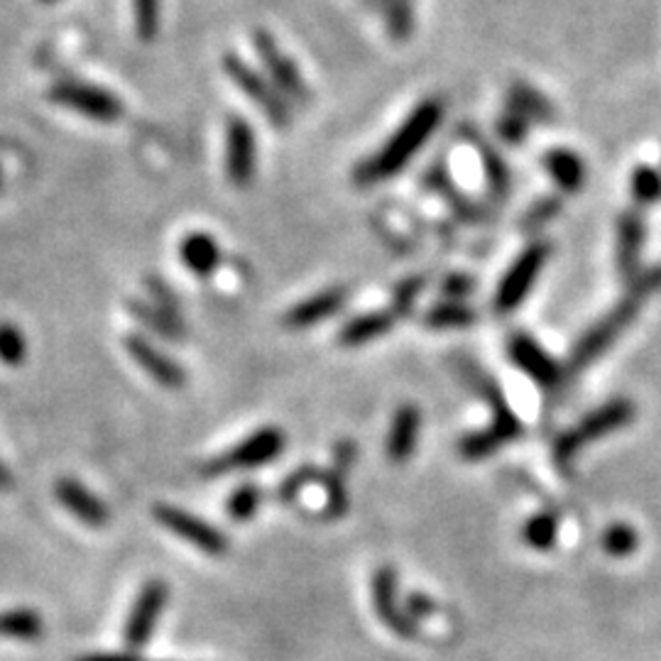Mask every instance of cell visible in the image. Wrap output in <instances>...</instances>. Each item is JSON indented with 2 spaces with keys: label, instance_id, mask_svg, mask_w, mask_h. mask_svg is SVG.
<instances>
[{
  "label": "cell",
  "instance_id": "cell-29",
  "mask_svg": "<svg viewBox=\"0 0 661 661\" xmlns=\"http://www.w3.org/2000/svg\"><path fill=\"white\" fill-rule=\"evenodd\" d=\"M27 358V338L15 324H0V360L5 366H20Z\"/></svg>",
  "mask_w": 661,
  "mask_h": 661
},
{
  "label": "cell",
  "instance_id": "cell-32",
  "mask_svg": "<svg viewBox=\"0 0 661 661\" xmlns=\"http://www.w3.org/2000/svg\"><path fill=\"white\" fill-rule=\"evenodd\" d=\"M512 111L522 113L531 123L535 119H547L549 105L537 91L517 87L515 91H512Z\"/></svg>",
  "mask_w": 661,
  "mask_h": 661
},
{
  "label": "cell",
  "instance_id": "cell-1",
  "mask_svg": "<svg viewBox=\"0 0 661 661\" xmlns=\"http://www.w3.org/2000/svg\"><path fill=\"white\" fill-rule=\"evenodd\" d=\"M444 119V105L439 101H424L417 111H414L407 121L400 125V131L394 133L390 141L380 147L376 157H370L356 169L358 184H378L394 175H400L407 167L410 159H414L426 141L436 133Z\"/></svg>",
  "mask_w": 661,
  "mask_h": 661
},
{
  "label": "cell",
  "instance_id": "cell-3",
  "mask_svg": "<svg viewBox=\"0 0 661 661\" xmlns=\"http://www.w3.org/2000/svg\"><path fill=\"white\" fill-rule=\"evenodd\" d=\"M635 402L630 400H613L603 404V407L591 412L589 417L575 424L571 432L559 436L557 444H553V463L559 466L561 473H571L573 461L585 446L603 439V436L620 432L623 426L635 419Z\"/></svg>",
  "mask_w": 661,
  "mask_h": 661
},
{
  "label": "cell",
  "instance_id": "cell-7",
  "mask_svg": "<svg viewBox=\"0 0 661 661\" xmlns=\"http://www.w3.org/2000/svg\"><path fill=\"white\" fill-rule=\"evenodd\" d=\"M549 258V245L547 243H535L519 255L515 265L507 270V275L500 282V290L495 296V306L500 314H509L525 302V296L531 292L537 277L544 268V262Z\"/></svg>",
  "mask_w": 661,
  "mask_h": 661
},
{
  "label": "cell",
  "instance_id": "cell-16",
  "mask_svg": "<svg viewBox=\"0 0 661 661\" xmlns=\"http://www.w3.org/2000/svg\"><path fill=\"white\" fill-rule=\"evenodd\" d=\"M55 495L61 503V507L69 509L71 515L81 519L87 527L101 529L109 525L111 512H109V507H105L103 500L89 493V490L83 488L79 481H74V478H61V481H57Z\"/></svg>",
  "mask_w": 661,
  "mask_h": 661
},
{
  "label": "cell",
  "instance_id": "cell-25",
  "mask_svg": "<svg viewBox=\"0 0 661 661\" xmlns=\"http://www.w3.org/2000/svg\"><path fill=\"white\" fill-rule=\"evenodd\" d=\"M557 537H559V519L549 515V512L535 515L531 519H527L525 527H522V539H525L527 547L537 551H549L553 544H557Z\"/></svg>",
  "mask_w": 661,
  "mask_h": 661
},
{
  "label": "cell",
  "instance_id": "cell-45",
  "mask_svg": "<svg viewBox=\"0 0 661 661\" xmlns=\"http://www.w3.org/2000/svg\"><path fill=\"white\" fill-rule=\"evenodd\" d=\"M40 3H55V0H40Z\"/></svg>",
  "mask_w": 661,
  "mask_h": 661
},
{
  "label": "cell",
  "instance_id": "cell-34",
  "mask_svg": "<svg viewBox=\"0 0 661 661\" xmlns=\"http://www.w3.org/2000/svg\"><path fill=\"white\" fill-rule=\"evenodd\" d=\"M382 5L388 8L390 30L397 37H407L412 27V0H382Z\"/></svg>",
  "mask_w": 661,
  "mask_h": 661
},
{
  "label": "cell",
  "instance_id": "cell-5",
  "mask_svg": "<svg viewBox=\"0 0 661 661\" xmlns=\"http://www.w3.org/2000/svg\"><path fill=\"white\" fill-rule=\"evenodd\" d=\"M284 451V434L277 426H265V429L250 434L248 439L233 446L219 458H213L204 466V475H223L233 471H250L265 463L275 461Z\"/></svg>",
  "mask_w": 661,
  "mask_h": 661
},
{
  "label": "cell",
  "instance_id": "cell-24",
  "mask_svg": "<svg viewBox=\"0 0 661 661\" xmlns=\"http://www.w3.org/2000/svg\"><path fill=\"white\" fill-rule=\"evenodd\" d=\"M45 632L42 617L35 610H5L0 613V637H13V639H37Z\"/></svg>",
  "mask_w": 661,
  "mask_h": 661
},
{
  "label": "cell",
  "instance_id": "cell-43",
  "mask_svg": "<svg viewBox=\"0 0 661 661\" xmlns=\"http://www.w3.org/2000/svg\"><path fill=\"white\" fill-rule=\"evenodd\" d=\"M444 287H446V292H449V294H451V292H453V294H466V292L473 287V282L468 280V277H451V280L446 282Z\"/></svg>",
  "mask_w": 661,
  "mask_h": 661
},
{
  "label": "cell",
  "instance_id": "cell-15",
  "mask_svg": "<svg viewBox=\"0 0 661 661\" xmlns=\"http://www.w3.org/2000/svg\"><path fill=\"white\" fill-rule=\"evenodd\" d=\"M509 358L517 362V368L522 372L539 382L541 388H557L561 382V368L557 366L547 350H544L535 338H529L525 334H515L509 338Z\"/></svg>",
  "mask_w": 661,
  "mask_h": 661
},
{
  "label": "cell",
  "instance_id": "cell-33",
  "mask_svg": "<svg viewBox=\"0 0 661 661\" xmlns=\"http://www.w3.org/2000/svg\"><path fill=\"white\" fill-rule=\"evenodd\" d=\"M326 495H328V517H344L348 512V490L344 483V473L334 468L328 475H322Z\"/></svg>",
  "mask_w": 661,
  "mask_h": 661
},
{
  "label": "cell",
  "instance_id": "cell-41",
  "mask_svg": "<svg viewBox=\"0 0 661 661\" xmlns=\"http://www.w3.org/2000/svg\"><path fill=\"white\" fill-rule=\"evenodd\" d=\"M553 209H559L557 201H544V204H539L535 211H529L527 221H529V223H541V221H547V219L553 216V213H557Z\"/></svg>",
  "mask_w": 661,
  "mask_h": 661
},
{
  "label": "cell",
  "instance_id": "cell-26",
  "mask_svg": "<svg viewBox=\"0 0 661 661\" xmlns=\"http://www.w3.org/2000/svg\"><path fill=\"white\" fill-rule=\"evenodd\" d=\"M639 547V535L632 525H625V522H615L605 529L603 535V549L610 553L615 559L630 557Z\"/></svg>",
  "mask_w": 661,
  "mask_h": 661
},
{
  "label": "cell",
  "instance_id": "cell-37",
  "mask_svg": "<svg viewBox=\"0 0 661 661\" xmlns=\"http://www.w3.org/2000/svg\"><path fill=\"white\" fill-rule=\"evenodd\" d=\"M490 153H493V150H490ZM490 153L488 150L483 153L485 169H488V181H490V187H493V194H497L500 199H503V197H507V189H509V175L505 172L503 163H500V159L495 155H490Z\"/></svg>",
  "mask_w": 661,
  "mask_h": 661
},
{
  "label": "cell",
  "instance_id": "cell-31",
  "mask_svg": "<svg viewBox=\"0 0 661 661\" xmlns=\"http://www.w3.org/2000/svg\"><path fill=\"white\" fill-rule=\"evenodd\" d=\"M135 30L143 42H153L159 32V0H133Z\"/></svg>",
  "mask_w": 661,
  "mask_h": 661
},
{
  "label": "cell",
  "instance_id": "cell-27",
  "mask_svg": "<svg viewBox=\"0 0 661 661\" xmlns=\"http://www.w3.org/2000/svg\"><path fill=\"white\" fill-rule=\"evenodd\" d=\"M475 322V314L471 312V309L463 306V304H441L432 309L429 314H426L424 324L432 326L436 330H444V328H463V326H471Z\"/></svg>",
  "mask_w": 661,
  "mask_h": 661
},
{
  "label": "cell",
  "instance_id": "cell-21",
  "mask_svg": "<svg viewBox=\"0 0 661 661\" xmlns=\"http://www.w3.org/2000/svg\"><path fill=\"white\" fill-rule=\"evenodd\" d=\"M397 318L400 316L392 312V306L382 309V312L362 314V316L354 318V322H348L344 326V330H340V344L360 346V344H368V340H372V338L385 336L388 330L397 324Z\"/></svg>",
  "mask_w": 661,
  "mask_h": 661
},
{
  "label": "cell",
  "instance_id": "cell-10",
  "mask_svg": "<svg viewBox=\"0 0 661 661\" xmlns=\"http://www.w3.org/2000/svg\"><path fill=\"white\" fill-rule=\"evenodd\" d=\"M167 598H169V591L165 581L153 579L145 583V589L141 591V595H137L125 625V645L131 652H137V649H143L147 645L159 615L165 610Z\"/></svg>",
  "mask_w": 661,
  "mask_h": 661
},
{
  "label": "cell",
  "instance_id": "cell-20",
  "mask_svg": "<svg viewBox=\"0 0 661 661\" xmlns=\"http://www.w3.org/2000/svg\"><path fill=\"white\" fill-rule=\"evenodd\" d=\"M179 258L184 262V268L206 280L213 272L219 270L221 265V245L213 240L206 233H191L184 240H181L179 248Z\"/></svg>",
  "mask_w": 661,
  "mask_h": 661
},
{
  "label": "cell",
  "instance_id": "cell-2",
  "mask_svg": "<svg viewBox=\"0 0 661 661\" xmlns=\"http://www.w3.org/2000/svg\"><path fill=\"white\" fill-rule=\"evenodd\" d=\"M659 290H661V265L659 268L647 270L645 275H637L627 296H623V300L615 304L613 312L603 316L601 322L579 340V346L573 348L569 360V372L575 376V372L589 368L593 360H598L605 350L625 334V328L635 322L649 296L657 294Z\"/></svg>",
  "mask_w": 661,
  "mask_h": 661
},
{
  "label": "cell",
  "instance_id": "cell-42",
  "mask_svg": "<svg viewBox=\"0 0 661 661\" xmlns=\"http://www.w3.org/2000/svg\"><path fill=\"white\" fill-rule=\"evenodd\" d=\"M77 661H143V659L137 654H133V652H121V654L105 652V654H87V657H81Z\"/></svg>",
  "mask_w": 661,
  "mask_h": 661
},
{
  "label": "cell",
  "instance_id": "cell-35",
  "mask_svg": "<svg viewBox=\"0 0 661 661\" xmlns=\"http://www.w3.org/2000/svg\"><path fill=\"white\" fill-rule=\"evenodd\" d=\"M314 481H322V475H318L314 468H300V471H294L287 481L280 485V493H277V497L282 500V503H290V500H294V495H300V490L312 485Z\"/></svg>",
  "mask_w": 661,
  "mask_h": 661
},
{
  "label": "cell",
  "instance_id": "cell-4",
  "mask_svg": "<svg viewBox=\"0 0 661 661\" xmlns=\"http://www.w3.org/2000/svg\"><path fill=\"white\" fill-rule=\"evenodd\" d=\"M478 382H481L483 394L495 407V419L488 429L468 434L463 436L461 444H458V451H461L466 461H481V458H488L490 453L503 449L507 441H515L522 434V422L517 419V414L507 407V402L503 394H500V390L485 378H478Z\"/></svg>",
  "mask_w": 661,
  "mask_h": 661
},
{
  "label": "cell",
  "instance_id": "cell-22",
  "mask_svg": "<svg viewBox=\"0 0 661 661\" xmlns=\"http://www.w3.org/2000/svg\"><path fill=\"white\" fill-rule=\"evenodd\" d=\"M127 312H131L137 322H141L145 328H150L157 336H163L167 340L184 338V324H181V318L165 312V309H159L157 304L127 302Z\"/></svg>",
  "mask_w": 661,
  "mask_h": 661
},
{
  "label": "cell",
  "instance_id": "cell-30",
  "mask_svg": "<svg viewBox=\"0 0 661 661\" xmlns=\"http://www.w3.org/2000/svg\"><path fill=\"white\" fill-rule=\"evenodd\" d=\"M632 194L637 204L649 206L661 199V175L654 167H637L632 175Z\"/></svg>",
  "mask_w": 661,
  "mask_h": 661
},
{
  "label": "cell",
  "instance_id": "cell-28",
  "mask_svg": "<svg viewBox=\"0 0 661 661\" xmlns=\"http://www.w3.org/2000/svg\"><path fill=\"white\" fill-rule=\"evenodd\" d=\"M260 503H262L260 488L253 485V483H243L238 490H233V493H231L226 512H228L231 519L245 522L260 509Z\"/></svg>",
  "mask_w": 661,
  "mask_h": 661
},
{
  "label": "cell",
  "instance_id": "cell-36",
  "mask_svg": "<svg viewBox=\"0 0 661 661\" xmlns=\"http://www.w3.org/2000/svg\"><path fill=\"white\" fill-rule=\"evenodd\" d=\"M422 290H424V277H412V280L404 282L397 290V294H394L392 312L402 318L414 306V302H417Z\"/></svg>",
  "mask_w": 661,
  "mask_h": 661
},
{
  "label": "cell",
  "instance_id": "cell-18",
  "mask_svg": "<svg viewBox=\"0 0 661 661\" xmlns=\"http://www.w3.org/2000/svg\"><path fill=\"white\" fill-rule=\"evenodd\" d=\"M422 432V412L417 404H402L394 414L388 434V458L394 463H404L417 449Z\"/></svg>",
  "mask_w": 661,
  "mask_h": 661
},
{
  "label": "cell",
  "instance_id": "cell-13",
  "mask_svg": "<svg viewBox=\"0 0 661 661\" xmlns=\"http://www.w3.org/2000/svg\"><path fill=\"white\" fill-rule=\"evenodd\" d=\"M255 47H258L260 59L265 64V69H268L270 79L275 81V87L294 101H306L309 91L300 69H296V64L284 55L280 45H277L268 32H258V35H255Z\"/></svg>",
  "mask_w": 661,
  "mask_h": 661
},
{
  "label": "cell",
  "instance_id": "cell-19",
  "mask_svg": "<svg viewBox=\"0 0 661 661\" xmlns=\"http://www.w3.org/2000/svg\"><path fill=\"white\" fill-rule=\"evenodd\" d=\"M346 300H348V292L344 290V287H334V290L314 294V296H309V300H304L302 304L292 306L284 316V324L290 328L314 326L318 322H324V318L334 316L336 312H340Z\"/></svg>",
  "mask_w": 661,
  "mask_h": 661
},
{
  "label": "cell",
  "instance_id": "cell-14",
  "mask_svg": "<svg viewBox=\"0 0 661 661\" xmlns=\"http://www.w3.org/2000/svg\"><path fill=\"white\" fill-rule=\"evenodd\" d=\"M125 350L137 366H141L147 376H150L159 385H165L169 390H179L187 382L184 370H181L179 362H175L169 356H165L163 350H157L150 340L143 336H127L125 338Z\"/></svg>",
  "mask_w": 661,
  "mask_h": 661
},
{
  "label": "cell",
  "instance_id": "cell-39",
  "mask_svg": "<svg viewBox=\"0 0 661 661\" xmlns=\"http://www.w3.org/2000/svg\"><path fill=\"white\" fill-rule=\"evenodd\" d=\"M527 125H529V121L525 119V115L517 111H507L505 119L500 121V135H503L509 143H519L527 133Z\"/></svg>",
  "mask_w": 661,
  "mask_h": 661
},
{
  "label": "cell",
  "instance_id": "cell-40",
  "mask_svg": "<svg viewBox=\"0 0 661 661\" xmlns=\"http://www.w3.org/2000/svg\"><path fill=\"white\" fill-rule=\"evenodd\" d=\"M404 613H407L412 620L417 623V620H422V617L436 613V601L424 593H412L407 603H404Z\"/></svg>",
  "mask_w": 661,
  "mask_h": 661
},
{
  "label": "cell",
  "instance_id": "cell-8",
  "mask_svg": "<svg viewBox=\"0 0 661 661\" xmlns=\"http://www.w3.org/2000/svg\"><path fill=\"white\" fill-rule=\"evenodd\" d=\"M153 515L165 529H169L172 535H177L181 539H187L191 547L209 553V557H223V553H226L231 547L228 537L223 535L221 529L211 527L209 522L191 515V512H184L172 505H157L153 509Z\"/></svg>",
  "mask_w": 661,
  "mask_h": 661
},
{
  "label": "cell",
  "instance_id": "cell-6",
  "mask_svg": "<svg viewBox=\"0 0 661 661\" xmlns=\"http://www.w3.org/2000/svg\"><path fill=\"white\" fill-rule=\"evenodd\" d=\"M49 99L99 123H113L123 115V103L113 93L83 81H57L49 89Z\"/></svg>",
  "mask_w": 661,
  "mask_h": 661
},
{
  "label": "cell",
  "instance_id": "cell-38",
  "mask_svg": "<svg viewBox=\"0 0 661 661\" xmlns=\"http://www.w3.org/2000/svg\"><path fill=\"white\" fill-rule=\"evenodd\" d=\"M147 290H150V294H153V304H157L159 309H165V312L181 318L179 300L163 280H157V277H147Z\"/></svg>",
  "mask_w": 661,
  "mask_h": 661
},
{
  "label": "cell",
  "instance_id": "cell-23",
  "mask_svg": "<svg viewBox=\"0 0 661 661\" xmlns=\"http://www.w3.org/2000/svg\"><path fill=\"white\" fill-rule=\"evenodd\" d=\"M544 165H547L553 181H557L563 191H569V194H575V191L583 187L585 167H583V159L575 153L551 150L547 153V157H544Z\"/></svg>",
  "mask_w": 661,
  "mask_h": 661
},
{
  "label": "cell",
  "instance_id": "cell-17",
  "mask_svg": "<svg viewBox=\"0 0 661 661\" xmlns=\"http://www.w3.org/2000/svg\"><path fill=\"white\" fill-rule=\"evenodd\" d=\"M647 236L645 219L639 211H627L617 226V270L620 275L635 280L639 272V258H642V245Z\"/></svg>",
  "mask_w": 661,
  "mask_h": 661
},
{
  "label": "cell",
  "instance_id": "cell-44",
  "mask_svg": "<svg viewBox=\"0 0 661 661\" xmlns=\"http://www.w3.org/2000/svg\"><path fill=\"white\" fill-rule=\"evenodd\" d=\"M0 490L8 493V490H13V473L8 471V466L0 461Z\"/></svg>",
  "mask_w": 661,
  "mask_h": 661
},
{
  "label": "cell",
  "instance_id": "cell-11",
  "mask_svg": "<svg viewBox=\"0 0 661 661\" xmlns=\"http://www.w3.org/2000/svg\"><path fill=\"white\" fill-rule=\"evenodd\" d=\"M372 603H376V613L380 620L385 623L394 635L404 639L417 637V623H414L397 603V571L392 567L378 569L376 579H372Z\"/></svg>",
  "mask_w": 661,
  "mask_h": 661
},
{
  "label": "cell",
  "instance_id": "cell-9",
  "mask_svg": "<svg viewBox=\"0 0 661 661\" xmlns=\"http://www.w3.org/2000/svg\"><path fill=\"white\" fill-rule=\"evenodd\" d=\"M223 67H226L228 77L243 89V93L248 96L253 103L260 105V111L268 115L270 123L287 125V121H290V109H287L282 93H277L275 87H270L258 71L250 69L248 64L238 59L236 55H228L223 59Z\"/></svg>",
  "mask_w": 661,
  "mask_h": 661
},
{
  "label": "cell",
  "instance_id": "cell-12",
  "mask_svg": "<svg viewBox=\"0 0 661 661\" xmlns=\"http://www.w3.org/2000/svg\"><path fill=\"white\" fill-rule=\"evenodd\" d=\"M258 165V143H255L253 127L243 119L228 121L226 133V172L233 184H250Z\"/></svg>",
  "mask_w": 661,
  "mask_h": 661
}]
</instances>
